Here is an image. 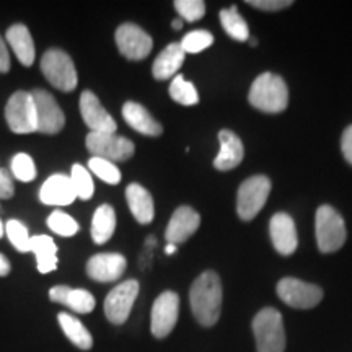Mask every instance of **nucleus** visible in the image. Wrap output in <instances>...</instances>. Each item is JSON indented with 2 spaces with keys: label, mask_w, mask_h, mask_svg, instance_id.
<instances>
[{
  "label": "nucleus",
  "mask_w": 352,
  "mask_h": 352,
  "mask_svg": "<svg viewBox=\"0 0 352 352\" xmlns=\"http://www.w3.org/2000/svg\"><path fill=\"white\" fill-rule=\"evenodd\" d=\"M222 283L217 272L204 271L189 290L191 311L201 327L210 328L217 323L222 311Z\"/></svg>",
  "instance_id": "obj_1"
},
{
  "label": "nucleus",
  "mask_w": 352,
  "mask_h": 352,
  "mask_svg": "<svg viewBox=\"0 0 352 352\" xmlns=\"http://www.w3.org/2000/svg\"><path fill=\"white\" fill-rule=\"evenodd\" d=\"M248 101L253 108L263 113H283L289 107V88L280 76L264 72L256 77L250 88Z\"/></svg>",
  "instance_id": "obj_2"
},
{
  "label": "nucleus",
  "mask_w": 352,
  "mask_h": 352,
  "mask_svg": "<svg viewBox=\"0 0 352 352\" xmlns=\"http://www.w3.org/2000/svg\"><path fill=\"white\" fill-rule=\"evenodd\" d=\"M258 352H284L285 329L283 315L272 307L258 311L252 323Z\"/></svg>",
  "instance_id": "obj_3"
},
{
  "label": "nucleus",
  "mask_w": 352,
  "mask_h": 352,
  "mask_svg": "<svg viewBox=\"0 0 352 352\" xmlns=\"http://www.w3.org/2000/svg\"><path fill=\"white\" fill-rule=\"evenodd\" d=\"M316 243L321 253L328 254L341 250L346 243V223L342 215L331 206H320L315 219Z\"/></svg>",
  "instance_id": "obj_4"
},
{
  "label": "nucleus",
  "mask_w": 352,
  "mask_h": 352,
  "mask_svg": "<svg viewBox=\"0 0 352 352\" xmlns=\"http://www.w3.org/2000/svg\"><path fill=\"white\" fill-rule=\"evenodd\" d=\"M272 183L266 175H254L240 184L236 195V212L245 222L253 220L261 212L270 197Z\"/></svg>",
  "instance_id": "obj_5"
},
{
  "label": "nucleus",
  "mask_w": 352,
  "mask_h": 352,
  "mask_svg": "<svg viewBox=\"0 0 352 352\" xmlns=\"http://www.w3.org/2000/svg\"><path fill=\"white\" fill-rule=\"evenodd\" d=\"M41 70L46 80L60 91L76 90L78 76L74 60L63 50H50L43 54Z\"/></svg>",
  "instance_id": "obj_6"
},
{
  "label": "nucleus",
  "mask_w": 352,
  "mask_h": 352,
  "mask_svg": "<svg viewBox=\"0 0 352 352\" xmlns=\"http://www.w3.org/2000/svg\"><path fill=\"white\" fill-rule=\"evenodd\" d=\"M6 120L15 134H32L38 131L36 107L30 91H16L7 101Z\"/></svg>",
  "instance_id": "obj_7"
},
{
  "label": "nucleus",
  "mask_w": 352,
  "mask_h": 352,
  "mask_svg": "<svg viewBox=\"0 0 352 352\" xmlns=\"http://www.w3.org/2000/svg\"><path fill=\"white\" fill-rule=\"evenodd\" d=\"M277 296L285 305L297 310H310L323 300V289L296 277H284L277 283Z\"/></svg>",
  "instance_id": "obj_8"
},
{
  "label": "nucleus",
  "mask_w": 352,
  "mask_h": 352,
  "mask_svg": "<svg viewBox=\"0 0 352 352\" xmlns=\"http://www.w3.org/2000/svg\"><path fill=\"white\" fill-rule=\"evenodd\" d=\"M85 145L91 155L113 162V164L129 160L135 152L132 140L124 138V135L116 134H96V132H90L85 139Z\"/></svg>",
  "instance_id": "obj_9"
},
{
  "label": "nucleus",
  "mask_w": 352,
  "mask_h": 352,
  "mask_svg": "<svg viewBox=\"0 0 352 352\" xmlns=\"http://www.w3.org/2000/svg\"><path fill=\"white\" fill-rule=\"evenodd\" d=\"M179 315V297L173 290H165L155 298L151 315V331L157 340H164L173 331Z\"/></svg>",
  "instance_id": "obj_10"
},
{
  "label": "nucleus",
  "mask_w": 352,
  "mask_h": 352,
  "mask_svg": "<svg viewBox=\"0 0 352 352\" xmlns=\"http://www.w3.org/2000/svg\"><path fill=\"white\" fill-rule=\"evenodd\" d=\"M139 280L127 279L118 284L104 300V315L113 324H122L129 318L135 298L139 296Z\"/></svg>",
  "instance_id": "obj_11"
},
{
  "label": "nucleus",
  "mask_w": 352,
  "mask_h": 352,
  "mask_svg": "<svg viewBox=\"0 0 352 352\" xmlns=\"http://www.w3.org/2000/svg\"><path fill=\"white\" fill-rule=\"evenodd\" d=\"M118 50L126 59L142 60L152 52L153 41L142 28L134 23H122L114 34Z\"/></svg>",
  "instance_id": "obj_12"
},
{
  "label": "nucleus",
  "mask_w": 352,
  "mask_h": 352,
  "mask_svg": "<svg viewBox=\"0 0 352 352\" xmlns=\"http://www.w3.org/2000/svg\"><path fill=\"white\" fill-rule=\"evenodd\" d=\"M34 107H36V118H38V132L41 134H57L64 129L65 116L60 109L54 96L50 91L38 90L32 91Z\"/></svg>",
  "instance_id": "obj_13"
},
{
  "label": "nucleus",
  "mask_w": 352,
  "mask_h": 352,
  "mask_svg": "<svg viewBox=\"0 0 352 352\" xmlns=\"http://www.w3.org/2000/svg\"><path fill=\"white\" fill-rule=\"evenodd\" d=\"M80 114L83 122H85V126L90 129V132H96V134H116V121H114L111 114L103 108L98 96H96L91 90L82 91Z\"/></svg>",
  "instance_id": "obj_14"
},
{
  "label": "nucleus",
  "mask_w": 352,
  "mask_h": 352,
  "mask_svg": "<svg viewBox=\"0 0 352 352\" xmlns=\"http://www.w3.org/2000/svg\"><path fill=\"white\" fill-rule=\"evenodd\" d=\"M270 235L272 246L276 252L283 256H290L296 253L298 246L297 228L294 219L285 212H277L271 217L270 222Z\"/></svg>",
  "instance_id": "obj_15"
},
{
  "label": "nucleus",
  "mask_w": 352,
  "mask_h": 352,
  "mask_svg": "<svg viewBox=\"0 0 352 352\" xmlns=\"http://www.w3.org/2000/svg\"><path fill=\"white\" fill-rule=\"evenodd\" d=\"M126 258L120 253H98L87 263V274L96 283H114L124 274Z\"/></svg>",
  "instance_id": "obj_16"
},
{
  "label": "nucleus",
  "mask_w": 352,
  "mask_h": 352,
  "mask_svg": "<svg viewBox=\"0 0 352 352\" xmlns=\"http://www.w3.org/2000/svg\"><path fill=\"white\" fill-rule=\"evenodd\" d=\"M201 226V215L189 206H182L171 215L168 227L165 230V239L170 245H182L189 236H192Z\"/></svg>",
  "instance_id": "obj_17"
},
{
  "label": "nucleus",
  "mask_w": 352,
  "mask_h": 352,
  "mask_svg": "<svg viewBox=\"0 0 352 352\" xmlns=\"http://www.w3.org/2000/svg\"><path fill=\"white\" fill-rule=\"evenodd\" d=\"M39 199L46 206H69L77 199L76 188L67 175H52L39 191Z\"/></svg>",
  "instance_id": "obj_18"
},
{
  "label": "nucleus",
  "mask_w": 352,
  "mask_h": 352,
  "mask_svg": "<svg viewBox=\"0 0 352 352\" xmlns=\"http://www.w3.org/2000/svg\"><path fill=\"white\" fill-rule=\"evenodd\" d=\"M220 151L214 160V166L220 171H228L236 168L245 157L243 142L235 132L222 129L219 132Z\"/></svg>",
  "instance_id": "obj_19"
},
{
  "label": "nucleus",
  "mask_w": 352,
  "mask_h": 352,
  "mask_svg": "<svg viewBox=\"0 0 352 352\" xmlns=\"http://www.w3.org/2000/svg\"><path fill=\"white\" fill-rule=\"evenodd\" d=\"M50 298L56 303H63L76 314H91L95 310V297L85 289H72L67 285H56L50 290Z\"/></svg>",
  "instance_id": "obj_20"
},
{
  "label": "nucleus",
  "mask_w": 352,
  "mask_h": 352,
  "mask_svg": "<svg viewBox=\"0 0 352 352\" xmlns=\"http://www.w3.org/2000/svg\"><path fill=\"white\" fill-rule=\"evenodd\" d=\"M122 118L132 129L138 131L139 134L148 135V138H158L164 132L160 122L142 104L135 103V101H126L122 107Z\"/></svg>",
  "instance_id": "obj_21"
},
{
  "label": "nucleus",
  "mask_w": 352,
  "mask_h": 352,
  "mask_svg": "<svg viewBox=\"0 0 352 352\" xmlns=\"http://www.w3.org/2000/svg\"><path fill=\"white\" fill-rule=\"evenodd\" d=\"M184 57L186 52L183 51L182 44L179 43H171L165 47L160 54L157 56V59L153 60L152 65V76L157 80H168L170 77L176 76L182 65L184 63Z\"/></svg>",
  "instance_id": "obj_22"
},
{
  "label": "nucleus",
  "mask_w": 352,
  "mask_h": 352,
  "mask_svg": "<svg viewBox=\"0 0 352 352\" xmlns=\"http://www.w3.org/2000/svg\"><path fill=\"white\" fill-rule=\"evenodd\" d=\"M126 199L132 215L139 223H151L155 215V206H153L152 195L144 186L132 183L126 188Z\"/></svg>",
  "instance_id": "obj_23"
},
{
  "label": "nucleus",
  "mask_w": 352,
  "mask_h": 352,
  "mask_svg": "<svg viewBox=\"0 0 352 352\" xmlns=\"http://www.w3.org/2000/svg\"><path fill=\"white\" fill-rule=\"evenodd\" d=\"M6 38L8 44L12 46L13 52H15L16 59L23 65H26V67H30L34 63V43L28 26L21 23L10 26L7 30Z\"/></svg>",
  "instance_id": "obj_24"
},
{
  "label": "nucleus",
  "mask_w": 352,
  "mask_h": 352,
  "mask_svg": "<svg viewBox=\"0 0 352 352\" xmlns=\"http://www.w3.org/2000/svg\"><path fill=\"white\" fill-rule=\"evenodd\" d=\"M116 230V212L109 204L100 206L91 220V239L96 245H103L111 239Z\"/></svg>",
  "instance_id": "obj_25"
},
{
  "label": "nucleus",
  "mask_w": 352,
  "mask_h": 352,
  "mask_svg": "<svg viewBox=\"0 0 352 352\" xmlns=\"http://www.w3.org/2000/svg\"><path fill=\"white\" fill-rule=\"evenodd\" d=\"M57 321H59L64 334L69 338V341L72 342L74 346H77L78 349L82 351H90L91 347H94V338H91L90 331L83 327L80 320L60 311V314L57 315Z\"/></svg>",
  "instance_id": "obj_26"
},
{
  "label": "nucleus",
  "mask_w": 352,
  "mask_h": 352,
  "mask_svg": "<svg viewBox=\"0 0 352 352\" xmlns=\"http://www.w3.org/2000/svg\"><path fill=\"white\" fill-rule=\"evenodd\" d=\"M220 23H222L228 36L236 39V41L245 43L250 39L248 25H246L245 19L240 15L239 8L235 6L220 10Z\"/></svg>",
  "instance_id": "obj_27"
},
{
  "label": "nucleus",
  "mask_w": 352,
  "mask_h": 352,
  "mask_svg": "<svg viewBox=\"0 0 352 352\" xmlns=\"http://www.w3.org/2000/svg\"><path fill=\"white\" fill-rule=\"evenodd\" d=\"M170 96L183 107H192V104L199 103V94H197L195 83L188 82L183 76L173 77L170 83Z\"/></svg>",
  "instance_id": "obj_28"
},
{
  "label": "nucleus",
  "mask_w": 352,
  "mask_h": 352,
  "mask_svg": "<svg viewBox=\"0 0 352 352\" xmlns=\"http://www.w3.org/2000/svg\"><path fill=\"white\" fill-rule=\"evenodd\" d=\"M70 179H72L74 188H76L78 199L82 201L91 199V196H94L95 192V184L85 166H82L80 164L74 165L72 171H70Z\"/></svg>",
  "instance_id": "obj_29"
},
{
  "label": "nucleus",
  "mask_w": 352,
  "mask_h": 352,
  "mask_svg": "<svg viewBox=\"0 0 352 352\" xmlns=\"http://www.w3.org/2000/svg\"><path fill=\"white\" fill-rule=\"evenodd\" d=\"M88 166H90V170L98 176L101 182L108 184H118L121 182V171L113 162L103 160V158L98 157H91L88 160Z\"/></svg>",
  "instance_id": "obj_30"
},
{
  "label": "nucleus",
  "mask_w": 352,
  "mask_h": 352,
  "mask_svg": "<svg viewBox=\"0 0 352 352\" xmlns=\"http://www.w3.org/2000/svg\"><path fill=\"white\" fill-rule=\"evenodd\" d=\"M214 43L212 33L206 32V30H195V32H189L186 36L182 39V47L184 52L189 54H197V52L208 50L210 44Z\"/></svg>",
  "instance_id": "obj_31"
},
{
  "label": "nucleus",
  "mask_w": 352,
  "mask_h": 352,
  "mask_svg": "<svg viewBox=\"0 0 352 352\" xmlns=\"http://www.w3.org/2000/svg\"><path fill=\"white\" fill-rule=\"evenodd\" d=\"M47 227L60 236H74L78 232V223L69 214L56 210L47 217Z\"/></svg>",
  "instance_id": "obj_32"
},
{
  "label": "nucleus",
  "mask_w": 352,
  "mask_h": 352,
  "mask_svg": "<svg viewBox=\"0 0 352 352\" xmlns=\"http://www.w3.org/2000/svg\"><path fill=\"white\" fill-rule=\"evenodd\" d=\"M12 173L20 182L28 183L36 178V166L28 153H16L12 158Z\"/></svg>",
  "instance_id": "obj_33"
},
{
  "label": "nucleus",
  "mask_w": 352,
  "mask_h": 352,
  "mask_svg": "<svg viewBox=\"0 0 352 352\" xmlns=\"http://www.w3.org/2000/svg\"><path fill=\"white\" fill-rule=\"evenodd\" d=\"M6 232L8 235V240L12 241V245L19 250L20 253L28 252L30 248V239L28 228H26L20 220H8L6 226Z\"/></svg>",
  "instance_id": "obj_34"
},
{
  "label": "nucleus",
  "mask_w": 352,
  "mask_h": 352,
  "mask_svg": "<svg viewBox=\"0 0 352 352\" xmlns=\"http://www.w3.org/2000/svg\"><path fill=\"white\" fill-rule=\"evenodd\" d=\"M175 10L188 21H197L206 15V3L202 0H176Z\"/></svg>",
  "instance_id": "obj_35"
},
{
  "label": "nucleus",
  "mask_w": 352,
  "mask_h": 352,
  "mask_svg": "<svg viewBox=\"0 0 352 352\" xmlns=\"http://www.w3.org/2000/svg\"><path fill=\"white\" fill-rule=\"evenodd\" d=\"M28 252H33L34 256H39V254H56L57 246L51 236L38 235L30 239Z\"/></svg>",
  "instance_id": "obj_36"
},
{
  "label": "nucleus",
  "mask_w": 352,
  "mask_h": 352,
  "mask_svg": "<svg viewBox=\"0 0 352 352\" xmlns=\"http://www.w3.org/2000/svg\"><path fill=\"white\" fill-rule=\"evenodd\" d=\"M292 0H248V6L263 12H279L292 6Z\"/></svg>",
  "instance_id": "obj_37"
},
{
  "label": "nucleus",
  "mask_w": 352,
  "mask_h": 352,
  "mask_svg": "<svg viewBox=\"0 0 352 352\" xmlns=\"http://www.w3.org/2000/svg\"><path fill=\"white\" fill-rule=\"evenodd\" d=\"M15 195V184L8 170L0 168V199H10Z\"/></svg>",
  "instance_id": "obj_38"
},
{
  "label": "nucleus",
  "mask_w": 352,
  "mask_h": 352,
  "mask_svg": "<svg viewBox=\"0 0 352 352\" xmlns=\"http://www.w3.org/2000/svg\"><path fill=\"white\" fill-rule=\"evenodd\" d=\"M38 271L41 274H47V272L57 270V254H39L36 256Z\"/></svg>",
  "instance_id": "obj_39"
},
{
  "label": "nucleus",
  "mask_w": 352,
  "mask_h": 352,
  "mask_svg": "<svg viewBox=\"0 0 352 352\" xmlns=\"http://www.w3.org/2000/svg\"><path fill=\"white\" fill-rule=\"evenodd\" d=\"M341 151H342V155H344V158L347 160V164L352 165V124L347 126L344 132H342Z\"/></svg>",
  "instance_id": "obj_40"
},
{
  "label": "nucleus",
  "mask_w": 352,
  "mask_h": 352,
  "mask_svg": "<svg viewBox=\"0 0 352 352\" xmlns=\"http://www.w3.org/2000/svg\"><path fill=\"white\" fill-rule=\"evenodd\" d=\"M10 70V56L2 36H0V74H6Z\"/></svg>",
  "instance_id": "obj_41"
},
{
  "label": "nucleus",
  "mask_w": 352,
  "mask_h": 352,
  "mask_svg": "<svg viewBox=\"0 0 352 352\" xmlns=\"http://www.w3.org/2000/svg\"><path fill=\"white\" fill-rule=\"evenodd\" d=\"M10 270H12L10 261H8V259L3 256L2 253H0V277L8 276V272H10Z\"/></svg>",
  "instance_id": "obj_42"
},
{
  "label": "nucleus",
  "mask_w": 352,
  "mask_h": 352,
  "mask_svg": "<svg viewBox=\"0 0 352 352\" xmlns=\"http://www.w3.org/2000/svg\"><path fill=\"white\" fill-rule=\"evenodd\" d=\"M176 248H178V246L168 243V245L165 246V253H166V254H173V253L176 252Z\"/></svg>",
  "instance_id": "obj_43"
},
{
  "label": "nucleus",
  "mask_w": 352,
  "mask_h": 352,
  "mask_svg": "<svg viewBox=\"0 0 352 352\" xmlns=\"http://www.w3.org/2000/svg\"><path fill=\"white\" fill-rule=\"evenodd\" d=\"M171 26H173L175 30H182L183 28V20H173V23H171Z\"/></svg>",
  "instance_id": "obj_44"
},
{
  "label": "nucleus",
  "mask_w": 352,
  "mask_h": 352,
  "mask_svg": "<svg viewBox=\"0 0 352 352\" xmlns=\"http://www.w3.org/2000/svg\"><path fill=\"white\" fill-rule=\"evenodd\" d=\"M3 232H6V228H3L2 220H0V239H2V236H3Z\"/></svg>",
  "instance_id": "obj_45"
},
{
  "label": "nucleus",
  "mask_w": 352,
  "mask_h": 352,
  "mask_svg": "<svg viewBox=\"0 0 352 352\" xmlns=\"http://www.w3.org/2000/svg\"><path fill=\"white\" fill-rule=\"evenodd\" d=\"M250 43H252L253 46H256V44H258V41H256V39H254V38H250Z\"/></svg>",
  "instance_id": "obj_46"
}]
</instances>
